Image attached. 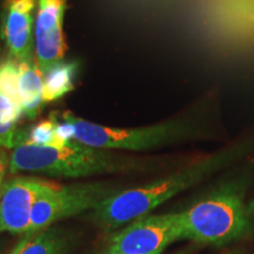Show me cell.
Segmentation results:
<instances>
[{"label": "cell", "instance_id": "d6986e66", "mask_svg": "<svg viewBox=\"0 0 254 254\" xmlns=\"http://www.w3.org/2000/svg\"><path fill=\"white\" fill-rule=\"evenodd\" d=\"M253 211H254V202H253Z\"/></svg>", "mask_w": 254, "mask_h": 254}, {"label": "cell", "instance_id": "8fae6325", "mask_svg": "<svg viewBox=\"0 0 254 254\" xmlns=\"http://www.w3.org/2000/svg\"><path fill=\"white\" fill-rule=\"evenodd\" d=\"M18 86L23 114L36 119L44 105V75L34 55L18 62Z\"/></svg>", "mask_w": 254, "mask_h": 254}, {"label": "cell", "instance_id": "4fadbf2b", "mask_svg": "<svg viewBox=\"0 0 254 254\" xmlns=\"http://www.w3.org/2000/svg\"><path fill=\"white\" fill-rule=\"evenodd\" d=\"M77 65L74 63H62L44 75V104L55 101L68 93L74 87Z\"/></svg>", "mask_w": 254, "mask_h": 254}, {"label": "cell", "instance_id": "30bf717a", "mask_svg": "<svg viewBox=\"0 0 254 254\" xmlns=\"http://www.w3.org/2000/svg\"><path fill=\"white\" fill-rule=\"evenodd\" d=\"M23 116L18 86V62L7 57L0 62V147L14 148L17 125Z\"/></svg>", "mask_w": 254, "mask_h": 254}, {"label": "cell", "instance_id": "7a4b0ae2", "mask_svg": "<svg viewBox=\"0 0 254 254\" xmlns=\"http://www.w3.org/2000/svg\"><path fill=\"white\" fill-rule=\"evenodd\" d=\"M135 165L134 160L125 155L90 147L75 140L62 146L19 142L9 158L8 170L11 173L79 178L129 171Z\"/></svg>", "mask_w": 254, "mask_h": 254}, {"label": "cell", "instance_id": "8992f818", "mask_svg": "<svg viewBox=\"0 0 254 254\" xmlns=\"http://www.w3.org/2000/svg\"><path fill=\"white\" fill-rule=\"evenodd\" d=\"M183 239L182 212L142 217L116 233L106 252L112 254H161Z\"/></svg>", "mask_w": 254, "mask_h": 254}, {"label": "cell", "instance_id": "ffe728a7", "mask_svg": "<svg viewBox=\"0 0 254 254\" xmlns=\"http://www.w3.org/2000/svg\"><path fill=\"white\" fill-rule=\"evenodd\" d=\"M226 254H232V253H226Z\"/></svg>", "mask_w": 254, "mask_h": 254}, {"label": "cell", "instance_id": "7c38bea8", "mask_svg": "<svg viewBox=\"0 0 254 254\" xmlns=\"http://www.w3.org/2000/svg\"><path fill=\"white\" fill-rule=\"evenodd\" d=\"M67 239L57 228L49 227L24 234L9 254H65Z\"/></svg>", "mask_w": 254, "mask_h": 254}, {"label": "cell", "instance_id": "5b68a950", "mask_svg": "<svg viewBox=\"0 0 254 254\" xmlns=\"http://www.w3.org/2000/svg\"><path fill=\"white\" fill-rule=\"evenodd\" d=\"M117 192L103 183L60 186L55 184L40 194L32 209L28 233L45 230L64 219L95 209Z\"/></svg>", "mask_w": 254, "mask_h": 254}, {"label": "cell", "instance_id": "ac0fdd59", "mask_svg": "<svg viewBox=\"0 0 254 254\" xmlns=\"http://www.w3.org/2000/svg\"><path fill=\"white\" fill-rule=\"evenodd\" d=\"M0 52H1V45H0Z\"/></svg>", "mask_w": 254, "mask_h": 254}, {"label": "cell", "instance_id": "277c9868", "mask_svg": "<svg viewBox=\"0 0 254 254\" xmlns=\"http://www.w3.org/2000/svg\"><path fill=\"white\" fill-rule=\"evenodd\" d=\"M183 239L221 245L237 239L247 221L240 196L232 189H222L182 212Z\"/></svg>", "mask_w": 254, "mask_h": 254}, {"label": "cell", "instance_id": "e0dca14e", "mask_svg": "<svg viewBox=\"0 0 254 254\" xmlns=\"http://www.w3.org/2000/svg\"><path fill=\"white\" fill-rule=\"evenodd\" d=\"M104 254H112V253H107V252H105Z\"/></svg>", "mask_w": 254, "mask_h": 254}, {"label": "cell", "instance_id": "ba28073f", "mask_svg": "<svg viewBox=\"0 0 254 254\" xmlns=\"http://www.w3.org/2000/svg\"><path fill=\"white\" fill-rule=\"evenodd\" d=\"M56 183L37 177H15L0 190V234H27L32 209L43 192Z\"/></svg>", "mask_w": 254, "mask_h": 254}, {"label": "cell", "instance_id": "6da1fadb", "mask_svg": "<svg viewBox=\"0 0 254 254\" xmlns=\"http://www.w3.org/2000/svg\"><path fill=\"white\" fill-rule=\"evenodd\" d=\"M243 152V146L232 147L163 179L135 189L119 190L94 209L95 221L100 227L111 231L145 217L167 200L196 185L219 168L226 166Z\"/></svg>", "mask_w": 254, "mask_h": 254}, {"label": "cell", "instance_id": "9c48e42d", "mask_svg": "<svg viewBox=\"0 0 254 254\" xmlns=\"http://www.w3.org/2000/svg\"><path fill=\"white\" fill-rule=\"evenodd\" d=\"M37 0H4L0 8V36L8 56L17 62L34 55Z\"/></svg>", "mask_w": 254, "mask_h": 254}, {"label": "cell", "instance_id": "3957f363", "mask_svg": "<svg viewBox=\"0 0 254 254\" xmlns=\"http://www.w3.org/2000/svg\"><path fill=\"white\" fill-rule=\"evenodd\" d=\"M63 122L72 129L73 140L109 151H146L183 140L192 127L185 120H170L136 128H118L95 124L66 111Z\"/></svg>", "mask_w": 254, "mask_h": 254}, {"label": "cell", "instance_id": "52a82bcc", "mask_svg": "<svg viewBox=\"0 0 254 254\" xmlns=\"http://www.w3.org/2000/svg\"><path fill=\"white\" fill-rule=\"evenodd\" d=\"M66 8L67 0H37L34 56L43 75L64 63L67 51L64 32Z\"/></svg>", "mask_w": 254, "mask_h": 254}, {"label": "cell", "instance_id": "5bb4252c", "mask_svg": "<svg viewBox=\"0 0 254 254\" xmlns=\"http://www.w3.org/2000/svg\"><path fill=\"white\" fill-rule=\"evenodd\" d=\"M232 19L241 30L254 34V0H236L232 2Z\"/></svg>", "mask_w": 254, "mask_h": 254}, {"label": "cell", "instance_id": "2e32d148", "mask_svg": "<svg viewBox=\"0 0 254 254\" xmlns=\"http://www.w3.org/2000/svg\"><path fill=\"white\" fill-rule=\"evenodd\" d=\"M4 177H5V174H2V176H0V190H1L2 185H4Z\"/></svg>", "mask_w": 254, "mask_h": 254}, {"label": "cell", "instance_id": "9a60e30c", "mask_svg": "<svg viewBox=\"0 0 254 254\" xmlns=\"http://www.w3.org/2000/svg\"><path fill=\"white\" fill-rule=\"evenodd\" d=\"M6 165H7V160H6V157L0 152V176L5 174Z\"/></svg>", "mask_w": 254, "mask_h": 254}]
</instances>
